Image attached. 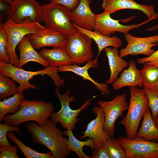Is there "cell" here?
<instances>
[{"label": "cell", "instance_id": "6da1fadb", "mask_svg": "<svg viewBox=\"0 0 158 158\" xmlns=\"http://www.w3.org/2000/svg\"><path fill=\"white\" fill-rule=\"evenodd\" d=\"M56 123L48 118L42 125L34 122H25L24 124L34 143L45 146L54 158H65L71 154V151L67 147L68 138L63 137V132L57 127Z\"/></svg>", "mask_w": 158, "mask_h": 158}, {"label": "cell", "instance_id": "7a4b0ae2", "mask_svg": "<svg viewBox=\"0 0 158 158\" xmlns=\"http://www.w3.org/2000/svg\"><path fill=\"white\" fill-rule=\"evenodd\" d=\"M53 103L43 100L24 99L21 101L18 111L12 115H6L2 121L13 126H19L22 123L34 121L40 125H44L46 119L54 113Z\"/></svg>", "mask_w": 158, "mask_h": 158}, {"label": "cell", "instance_id": "3957f363", "mask_svg": "<svg viewBox=\"0 0 158 158\" xmlns=\"http://www.w3.org/2000/svg\"><path fill=\"white\" fill-rule=\"evenodd\" d=\"M130 92L128 112L120 123L125 128V137L132 139L135 138L140 122L149 107L148 98L143 89L130 87Z\"/></svg>", "mask_w": 158, "mask_h": 158}, {"label": "cell", "instance_id": "277c9868", "mask_svg": "<svg viewBox=\"0 0 158 158\" xmlns=\"http://www.w3.org/2000/svg\"><path fill=\"white\" fill-rule=\"evenodd\" d=\"M3 25L8 38L7 54L10 63L17 67L19 59L16 52L17 46L25 36L37 33L44 29L45 27L39 22H32L28 18L21 22L17 23L9 17Z\"/></svg>", "mask_w": 158, "mask_h": 158}, {"label": "cell", "instance_id": "5b68a950", "mask_svg": "<svg viewBox=\"0 0 158 158\" xmlns=\"http://www.w3.org/2000/svg\"><path fill=\"white\" fill-rule=\"evenodd\" d=\"M57 67L49 66L42 70L32 71H27L16 67L12 64L0 63V73L6 75L18 83V92H22L25 90L35 89L37 87L30 84L29 80L34 76L39 75H47L54 81L57 87L59 88L63 85L65 80L58 75Z\"/></svg>", "mask_w": 158, "mask_h": 158}, {"label": "cell", "instance_id": "8992f818", "mask_svg": "<svg viewBox=\"0 0 158 158\" xmlns=\"http://www.w3.org/2000/svg\"><path fill=\"white\" fill-rule=\"evenodd\" d=\"M42 20L45 26L53 29L67 36L78 30L70 18V11L64 6L53 3L42 5Z\"/></svg>", "mask_w": 158, "mask_h": 158}, {"label": "cell", "instance_id": "52a82bcc", "mask_svg": "<svg viewBox=\"0 0 158 158\" xmlns=\"http://www.w3.org/2000/svg\"><path fill=\"white\" fill-rule=\"evenodd\" d=\"M54 93L61 103V108L58 111L53 113L50 119L57 123L59 122L64 129L73 130L79 119L77 118L78 116L82 111L86 109L90 105L92 98L88 99L79 109L73 110L70 107L69 103L74 101L75 98L73 95L70 96V89L64 94L61 95L59 88L56 87Z\"/></svg>", "mask_w": 158, "mask_h": 158}, {"label": "cell", "instance_id": "ba28073f", "mask_svg": "<svg viewBox=\"0 0 158 158\" xmlns=\"http://www.w3.org/2000/svg\"><path fill=\"white\" fill-rule=\"evenodd\" d=\"M68 37L65 49L73 64L80 65L93 59L91 38L78 31Z\"/></svg>", "mask_w": 158, "mask_h": 158}, {"label": "cell", "instance_id": "9c48e42d", "mask_svg": "<svg viewBox=\"0 0 158 158\" xmlns=\"http://www.w3.org/2000/svg\"><path fill=\"white\" fill-rule=\"evenodd\" d=\"M126 99V95L124 93L116 95L111 100L98 102L105 116L104 129L111 136L114 135L116 121L123 115L124 111L128 109Z\"/></svg>", "mask_w": 158, "mask_h": 158}, {"label": "cell", "instance_id": "30bf717a", "mask_svg": "<svg viewBox=\"0 0 158 158\" xmlns=\"http://www.w3.org/2000/svg\"><path fill=\"white\" fill-rule=\"evenodd\" d=\"M118 139L125 151L126 158H158V143L143 138L128 139L123 136Z\"/></svg>", "mask_w": 158, "mask_h": 158}, {"label": "cell", "instance_id": "8fae6325", "mask_svg": "<svg viewBox=\"0 0 158 158\" xmlns=\"http://www.w3.org/2000/svg\"><path fill=\"white\" fill-rule=\"evenodd\" d=\"M124 36L127 44L119 52V55L122 58L129 55L150 56L155 51L152 47L158 45V35L143 37H135L128 33Z\"/></svg>", "mask_w": 158, "mask_h": 158}, {"label": "cell", "instance_id": "7c38bea8", "mask_svg": "<svg viewBox=\"0 0 158 158\" xmlns=\"http://www.w3.org/2000/svg\"><path fill=\"white\" fill-rule=\"evenodd\" d=\"M10 18L19 23L28 18L32 22H42V5L36 0H14L10 4Z\"/></svg>", "mask_w": 158, "mask_h": 158}, {"label": "cell", "instance_id": "4fadbf2b", "mask_svg": "<svg viewBox=\"0 0 158 158\" xmlns=\"http://www.w3.org/2000/svg\"><path fill=\"white\" fill-rule=\"evenodd\" d=\"M111 14L106 11L97 14L95 22L94 30L102 35L109 37L117 32L125 34H128L130 30L139 28L142 25L149 22L148 19L145 21L138 24L124 25L120 23L121 20L112 19Z\"/></svg>", "mask_w": 158, "mask_h": 158}, {"label": "cell", "instance_id": "5bb4252c", "mask_svg": "<svg viewBox=\"0 0 158 158\" xmlns=\"http://www.w3.org/2000/svg\"><path fill=\"white\" fill-rule=\"evenodd\" d=\"M27 36L34 48L37 50L47 47L66 49L68 42V36L46 27L37 33Z\"/></svg>", "mask_w": 158, "mask_h": 158}, {"label": "cell", "instance_id": "9a60e30c", "mask_svg": "<svg viewBox=\"0 0 158 158\" xmlns=\"http://www.w3.org/2000/svg\"><path fill=\"white\" fill-rule=\"evenodd\" d=\"M92 112L96 116L87 125L81 139L88 137L92 138L94 142L93 150L101 147L110 136L104 130L105 116L101 108L95 107Z\"/></svg>", "mask_w": 158, "mask_h": 158}, {"label": "cell", "instance_id": "2e32d148", "mask_svg": "<svg viewBox=\"0 0 158 158\" xmlns=\"http://www.w3.org/2000/svg\"><path fill=\"white\" fill-rule=\"evenodd\" d=\"M102 8L111 14L123 9L137 10L141 11L150 21L158 18L152 5L140 4L133 0H102Z\"/></svg>", "mask_w": 158, "mask_h": 158}, {"label": "cell", "instance_id": "e0dca14e", "mask_svg": "<svg viewBox=\"0 0 158 158\" xmlns=\"http://www.w3.org/2000/svg\"><path fill=\"white\" fill-rule=\"evenodd\" d=\"M92 0H80L77 6L70 11L72 22L84 29L94 30L97 14L91 10L90 5Z\"/></svg>", "mask_w": 158, "mask_h": 158}, {"label": "cell", "instance_id": "ac0fdd59", "mask_svg": "<svg viewBox=\"0 0 158 158\" xmlns=\"http://www.w3.org/2000/svg\"><path fill=\"white\" fill-rule=\"evenodd\" d=\"M98 59H92L87 61L83 66L80 67L75 64L66 66H61L57 67L58 72L70 71L82 77L85 80H87L91 82L96 88L103 94L109 95L110 90L108 85L105 83H99L95 80L88 73V70L91 68H96L98 65Z\"/></svg>", "mask_w": 158, "mask_h": 158}, {"label": "cell", "instance_id": "d6986e66", "mask_svg": "<svg viewBox=\"0 0 158 158\" xmlns=\"http://www.w3.org/2000/svg\"><path fill=\"white\" fill-rule=\"evenodd\" d=\"M128 64V68L124 69L120 77L113 83L112 86L114 90L126 86H138L140 88L143 87L140 70L137 68L136 62L130 60Z\"/></svg>", "mask_w": 158, "mask_h": 158}, {"label": "cell", "instance_id": "ffe728a7", "mask_svg": "<svg viewBox=\"0 0 158 158\" xmlns=\"http://www.w3.org/2000/svg\"><path fill=\"white\" fill-rule=\"evenodd\" d=\"M18 49L20 51V58L18 67L21 68L31 61L37 62L45 67L49 66L40 53L35 50L27 35L25 36L19 43Z\"/></svg>", "mask_w": 158, "mask_h": 158}, {"label": "cell", "instance_id": "44dd1931", "mask_svg": "<svg viewBox=\"0 0 158 158\" xmlns=\"http://www.w3.org/2000/svg\"><path fill=\"white\" fill-rule=\"evenodd\" d=\"M75 28L79 32L86 35L94 40L98 46V57L102 51L105 48L111 47L118 48L122 43L121 40L116 35L109 37L104 35L95 30H87L82 28L73 23Z\"/></svg>", "mask_w": 158, "mask_h": 158}, {"label": "cell", "instance_id": "7402d4cb", "mask_svg": "<svg viewBox=\"0 0 158 158\" xmlns=\"http://www.w3.org/2000/svg\"><path fill=\"white\" fill-rule=\"evenodd\" d=\"M104 50L108 58L110 72L109 78L105 82L110 84L117 79L119 73L128 66V64L119 56L118 48L109 47Z\"/></svg>", "mask_w": 158, "mask_h": 158}, {"label": "cell", "instance_id": "603a6c76", "mask_svg": "<svg viewBox=\"0 0 158 158\" xmlns=\"http://www.w3.org/2000/svg\"><path fill=\"white\" fill-rule=\"evenodd\" d=\"M39 53L49 66L58 67L61 66L73 64L66 49L64 48L42 49Z\"/></svg>", "mask_w": 158, "mask_h": 158}, {"label": "cell", "instance_id": "cb8c5ba5", "mask_svg": "<svg viewBox=\"0 0 158 158\" xmlns=\"http://www.w3.org/2000/svg\"><path fill=\"white\" fill-rule=\"evenodd\" d=\"M135 138H143L150 141H158V129L149 109L143 118L141 126L137 133Z\"/></svg>", "mask_w": 158, "mask_h": 158}, {"label": "cell", "instance_id": "d4e9b609", "mask_svg": "<svg viewBox=\"0 0 158 158\" xmlns=\"http://www.w3.org/2000/svg\"><path fill=\"white\" fill-rule=\"evenodd\" d=\"M72 130H67L63 132V135L68 137L67 146L68 149L74 152L79 158H91V157L85 154L83 150L84 146L90 147L92 150H93V139L89 138L86 140L80 141L75 137Z\"/></svg>", "mask_w": 158, "mask_h": 158}, {"label": "cell", "instance_id": "484cf974", "mask_svg": "<svg viewBox=\"0 0 158 158\" xmlns=\"http://www.w3.org/2000/svg\"><path fill=\"white\" fill-rule=\"evenodd\" d=\"M23 92H19L11 97L0 101V122L8 113L15 114L19 109L22 100L24 99Z\"/></svg>", "mask_w": 158, "mask_h": 158}, {"label": "cell", "instance_id": "4316f807", "mask_svg": "<svg viewBox=\"0 0 158 158\" xmlns=\"http://www.w3.org/2000/svg\"><path fill=\"white\" fill-rule=\"evenodd\" d=\"M7 136L17 145L26 158H54L51 151L46 153H40L27 146L22 141L17 138L13 131H8Z\"/></svg>", "mask_w": 158, "mask_h": 158}, {"label": "cell", "instance_id": "83f0119b", "mask_svg": "<svg viewBox=\"0 0 158 158\" xmlns=\"http://www.w3.org/2000/svg\"><path fill=\"white\" fill-rule=\"evenodd\" d=\"M140 73L143 87L157 89L158 82V68L151 65L145 64L140 70Z\"/></svg>", "mask_w": 158, "mask_h": 158}, {"label": "cell", "instance_id": "f1b7e54d", "mask_svg": "<svg viewBox=\"0 0 158 158\" xmlns=\"http://www.w3.org/2000/svg\"><path fill=\"white\" fill-rule=\"evenodd\" d=\"M0 73V99L4 100L18 92L15 82Z\"/></svg>", "mask_w": 158, "mask_h": 158}, {"label": "cell", "instance_id": "f546056e", "mask_svg": "<svg viewBox=\"0 0 158 158\" xmlns=\"http://www.w3.org/2000/svg\"><path fill=\"white\" fill-rule=\"evenodd\" d=\"M104 145L109 153L111 158H126L124 149L115 138L110 136Z\"/></svg>", "mask_w": 158, "mask_h": 158}, {"label": "cell", "instance_id": "4dcf8cb0", "mask_svg": "<svg viewBox=\"0 0 158 158\" xmlns=\"http://www.w3.org/2000/svg\"><path fill=\"white\" fill-rule=\"evenodd\" d=\"M143 87L148 98L149 109L154 120L158 114V90L145 86Z\"/></svg>", "mask_w": 158, "mask_h": 158}, {"label": "cell", "instance_id": "1f68e13d", "mask_svg": "<svg viewBox=\"0 0 158 158\" xmlns=\"http://www.w3.org/2000/svg\"><path fill=\"white\" fill-rule=\"evenodd\" d=\"M8 38L3 24L0 25V63H10V59L7 54Z\"/></svg>", "mask_w": 158, "mask_h": 158}, {"label": "cell", "instance_id": "d6a6232c", "mask_svg": "<svg viewBox=\"0 0 158 158\" xmlns=\"http://www.w3.org/2000/svg\"><path fill=\"white\" fill-rule=\"evenodd\" d=\"M10 131L16 132L19 134H21L19 126H11L4 123H0V147L12 146L7 138V133Z\"/></svg>", "mask_w": 158, "mask_h": 158}, {"label": "cell", "instance_id": "836d02e7", "mask_svg": "<svg viewBox=\"0 0 158 158\" xmlns=\"http://www.w3.org/2000/svg\"><path fill=\"white\" fill-rule=\"evenodd\" d=\"M17 145L0 147V158H18Z\"/></svg>", "mask_w": 158, "mask_h": 158}, {"label": "cell", "instance_id": "e575fe53", "mask_svg": "<svg viewBox=\"0 0 158 158\" xmlns=\"http://www.w3.org/2000/svg\"><path fill=\"white\" fill-rule=\"evenodd\" d=\"M136 61L140 64H147L158 68V49L147 57L138 58Z\"/></svg>", "mask_w": 158, "mask_h": 158}, {"label": "cell", "instance_id": "d590c367", "mask_svg": "<svg viewBox=\"0 0 158 158\" xmlns=\"http://www.w3.org/2000/svg\"><path fill=\"white\" fill-rule=\"evenodd\" d=\"M79 1L80 0H49L50 3L61 5L70 11L77 6Z\"/></svg>", "mask_w": 158, "mask_h": 158}, {"label": "cell", "instance_id": "8d00e7d4", "mask_svg": "<svg viewBox=\"0 0 158 158\" xmlns=\"http://www.w3.org/2000/svg\"><path fill=\"white\" fill-rule=\"evenodd\" d=\"M92 151L91 158H111L109 153L104 144Z\"/></svg>", "mask_w": 158, "mask_h": 158}, {"label": "cell", "instance_id": "74e56055", "mask_svg": "<svg viewBox=\"0 0 158 158\" xmlns=\"http://www.w3.org/2000/svg\"><path fill=\"white\" fill-rule=\"evenodd\" d=\"M11 10V6L10 4H8L3 0H0V12H8L10 14Z\"/></svg>", "mask_w": 158, "mask_h": 158}, {"label": "cell", "instance_id": "f35d334b", "mask_svg": "<svg viewBox=\"0 0 158 158\" xmlns=\"http://www.w3.org/2000/svg\"><path fill=\"white\" fill-rule=\"evenodd\" d=\"M157 29H158V24L154 26L146 29V30L149 31H152Z\"/></svg>", "mask_w": 158, "mask_h": 158}, {"label": "cell", "instance_id": "ab89813d", "mask_svg": "<svg viewBox=\"0 0 158 158\" xmlns=\"http://www.w3.org/2000/svg\"><path fill=\"white\" fill-rule=\"evenodd\" d=\"M154 121L156 126L158 129V114Z\"/></svg>", "mask_w": 158, "mask_h": 158}, {"label": "cell", "instance_id": "60d3db41", "mask_svg": "<svg viewBox=\"0 0 158 158\" xmlns=\"http://www.w3.org/2000/svg\"><path fill=\"white\" fill-rule=\"evenodd\" d=\"M6 3L10 4L14 0H3Z\"/></svg>", "mask_w": 158, "mask_h": 158}, {"label": "cell", "instance_id": "b9f144b4", "mask_svg": "<svg viewBox=\"0 0 158 158\" xmlns=\"http://www.w3.org/2000/svg\"><path fill=\"white\" fill-rule=\"evenodd\" d=\"M157 89L158 90V82L157 86Z\"/></svg>", "mask_w": 158, "mask_h": 158}]
</instances>
